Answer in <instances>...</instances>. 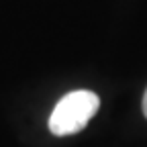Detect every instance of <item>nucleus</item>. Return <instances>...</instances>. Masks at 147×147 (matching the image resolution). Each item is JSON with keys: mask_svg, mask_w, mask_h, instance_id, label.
Here are the masks:
<instances>
[{"mask_svg": "<svg viewBox=\"0 0 147 147\" xmlns=\"http://www.w3.org/2000/svg\"><path fill=\"white\" fill-rule=\"evenodd\" d=\"M143 113H145V119H147V90L143 94Z\"/></svg>", "mask_w": 147, "mask_h": 147, "instance_id": "nucleus-2", "label": "nucleus"}, {"mask_svg": "<svg viewBox=\"0 0 147 147\" xmlns=\"http://www.w3.org/2000/svg\"><path fill=\"white\" fill-rule=\"evenodd\" d=\"M100 98L90 90H74L65 94L49 117V131L57 137L80 133L98 113Z\"/></svg>", "mask_w": 147, "mask_h": 147, "instance_id": "nucleus-1", "label": "nucleus"}]
</instances>
